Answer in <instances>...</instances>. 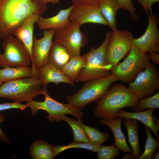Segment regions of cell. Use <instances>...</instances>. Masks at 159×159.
<instances>
[{
    "instance_id": "6da1fadb",
    "label": "cell",
    "mask_w": 159,
    "mask_h": 159,
    "mask_svg": "<svg viewBox=\"0 0 159 159\" xmlns=\"http://www.w3.org/2000/svg\"><path fill=\"white\" fill-rule=\"evenodd\" d=\"M47 11V4L41 0H0V39L14 35L29 15H42Z\"/></svg>"
},
{
    "instance_id": "7a4b0ae2",
    "label": "cell",
    "mask_w": 159,
    "mask_h": 159,
    "mask_svg": "<svg viewBox=\"0 0 159 159\" xmlns=\"http://www.w3.org/2000/svg\"><path fill=\"white\" fill-rule=\"evenodd\" d=\"M138 101L128 87L115 83L97 102L94 114L98 118L115 119L118 111L126 107L134 110Z\"/></svg>"
},
{
    "instance_id": "3957f363",
    "label": "cell",
    "mask_w": 159,
    "mask_h": 159,
    "mask_svg": "<svg viewBox=\"0 0 159 159\" xmlns=\"http://www.w3.org/2000/svg\"><path fill=\"white\" fill-rule=\"evenodd\" d=\"M44 86L39 77L33 76L9 81L0 86V97L21 102L43 95Z\"/></svg>"
},
{
    "instance_id": "277c9868",
    "label": "cell",
    "mask_w": 159,
    "mask_h": 159,
    "mask_svg": "<svg viewBox=\"0 0 159 159\" xmlns=\"http://www.w3.org/2000/svg\"><path fill=\"white\" fill-rule=\"evenodd\" d=\"M111 34L110 32H107L104 40L99 47H92L83 55L86 60V64L74 82H84L93 79L106 77L111 74L110 68L107 65L105 60L106 49Z\"/></svg>"
},
{
    "instance_id": "5b68a950",
    "label": "cell",
    "mask_w": 159,
    "mask_h": 159,
    "mask_svg": "<svg viewBox=\"0 0 159 159\" xmlns=\"http://www.w3.org/2000/svg\"><path fill=\"white\" fill-rule=\"evenodd\" d=\"M118 79L112 74L104 78L90 80L84 82L82 87L75 94L66 96L68 103L82 110L93 102H98Z\"/></svg>"
},
{
    "instance_id": "8992f818",
    "label": "cell",
    "mask_w": 159,
    "mask_h": 159,
    "mask_svg": "<svg viewBox=\"0 0 159 159\" xmlns=\"http://www.w3.org/2000/svg\"><path fill=\"white\" fill-rule=\"evenodd\" d=\"M43 95L44 96L43 101L32 100L26 102V105L27 107L30 108L32 116H35L39 110H42L47 112L48 115L47 118L52 122H60L62 121L61 117L66 114L73 115L79 121L82 120L83 112L82 110L74 107L68 103L63 104L55 100L49 95L46 87Z\"/></svg>"
},
{
    "instance_id": "52a82bcc",
    "label": "cell",
    "mask_w": 159,
    "mask_h": 159,
    "mask_svg": "<svg viewBox=\"0 0 159 159\" xmlns=\"http://www.w3.org/2000/svg\"><path fill=\"white\" fill-rule=\"evenodd\" d=\"M147 54L132 44L130 52L124 60L110 69L112 74L124 83L132 82L150 62Z\"/></svg>"
},
{
    "instance_id": "ba28073f",
    "label": "cell",
    "mask_w": 159,
    "mask_h": 159,
    "mask_svg": "<svg viewBox=\"0 0 159 159\" xmlns=\"http://www.w3.org/2000/svg\"><path fill=\"white\" fill-rule=\"evenodd\" d=\"M128 88L138 101L151 96L159 88V72L149 62L134 80L128 83Z\"/></svg>"
},
{
    "instance_id": "9c48e42d",
    "label": "cell",
    "mask_w": 159,
    "mask_h": 159,
    "mask_svg": "<svg viewBox=\"0 0 159 159\" xmlns=\"http://www.w3.org/2000/svg\"><path fill=\"white\" fill-rule=\"evenodd\" d=\"M4 51L0 55V67L28 66L32 62L30 54L22 43L14 35L4 39Z\"/></svg>"
},
{
    "instance_id": "30bf717a",
    "label": "cell",
    "mask_w": 159,
    "mask_h": 159,
    "mask_svg": "<svg viewBox=\"0 0 159 159\" xmlns=\"http://www.w3.org/2000/svg\"><path fill=\"white\" fill-rule=\"evenodd\" d=\"M133 38L132 33L127 30L112 31L105 55L106 63L110 69L130 51Z\"/></svg>"
},
{
    "instance_id": "8fae6325",
    "label": "cell",
    "mask_w": 159,
    "mask_h": 159,
    "mask_svg": "<svg viewBox=\"0 0 159 159\" xmlns=\"http://www.w3.org/2000/svg\"><path fill=\"white\" fill-rule=\"evenodd\" d=\"M80 27L71 21L66 26L55 31L54 41L63 46L71 57L80 55L81 49L87 42V38L81 31Z\"/></svg>"
},
{
    "instance_id": "7c38bea8",
    "label": "cell",
    "mask_w": 159,
    "mask_h": 159,
    "mask_svg": "<svg viewBox=\"0 0 159 159\" xmlns=\"http://www.w3.org/2000/svg\"><path fill=\"white\" fill-rule=\"evenodd\" d=\"M55 30H45L40 39L34 36L32 49V70L33 74H38L39 69L47 62L49 52L52 44Z\"/></svg>"
},
{
    "instance_id": "4fadbf2b",
    "label": "cell",
    "mask_w": 159,
    "mask_h": 159,
    "mask_svg": "<svg viewBox=\"0 0 159 159\" xmlns=\"http://www.w3.org/2000/svg\"><path fill=\"white\" fill-rule=\"evenodd\" d=\"M148 16V24L145 31L140 37L133 38L132 44L145 53H158L159 51L158 18L153 14Z\"/></svg>"
},
{
    "instance_id": "5bb4252c",
    "label": "cell",
    "mask_w": 159,
    "mask_h": 159,
    "mask_svg": "<svg viewBox=\"0 0 159 159\" xmlns=\"http://www.w3.org/2000/svg\"><path fill=\"white\" fill-rule=\"evenodd\" d=\"M72 5L69 16L71 21L75 22L80 26L87 23L107 25L100 11L97 3L94 4H72Z\"/></svg>"
},
{
    "instance_id": "9a60e30c",
    "label": "cell",
    "mask_w": 159,
    "mask_h": 159,
    "mask_svg": "<svg viewBox=\"0 0 159 159\" xmlns=\"http://www.w3.org/2000/svg\"><path fill=\"white\" fill-rule=\"evenodd\" d=\"M40 15L37 13L29 15L16 29L14 34L25 46L30 54L31 61L34 26Z\"/></svg>"
},
{
    "instance_id": "2e32d148",
    "label": "cell",
    "mask_w": 159,
    "mask_h": 159,
    "mask_svg": "<svg viewBox=\"0 0 159 159\" xmlns=\"http://www.w3.org/2000/svg\"><path fill=\"white\" fill-rule=\"evenodd\" d=\"M73 7L60 10L55 15L49 18L43 17L40 15L37 22L39 28L42 30L54 29L55 30L63 28L71 22L69 16Z\"/></svg>"
},
{
    "instance_id": "e0dca14e",
    "label": "cell",
    "mask_w": 159,
    "mask_h": 159,
    "mask_svg": "<svg viewBox=\"0 0 159 159\" xmlns=\"http://www.w3.org/2000/svg\"><path fill=\"white\" fill-rule=\"evenodd\" d=\"M39 79L44 86L50 83L58 85L64 83L73 85L74 82L63 73L61 71L52 65L47 63L39 69Z\"/></svg>"
},
{
    "instance_id": "ac0fdd59",
    "label": "cell",
    "mask_w": 159,
    "mask_h": 159,
    "mask_svg": "<svg viewBox=\"0 0 159 159\" xmlns=\"http://www.w3.org/2000/svg\"><path fill=\"white\" fill-rule=\"evenodd\" d=\"M123 118L118 117L115 119L103 118L100 121L102 125L107 126L112 130L114 137V144L124 153L129 152L132 154V150L127 145L125 136L122 130L121 124Z\"/></svg>"
},
{
    "instance_id": "d6986e66",
    "label": "cell",
    "mask_w": 159,
    "mask_h": 159,
    "mask_svg": "<svg viewBox=\"0 0 159 159\" xmlns=\"http://www.w3.org/2000/svg\"><path fill=\"white\" fill-rule=\"evenodd\" d=\"M154 110L152 108L148 109L144 111L133 112L125 111L121 109L118 111L117 116L123 118L133 119L140 121L150 129L157 140L159 141V129L154 124L153 120V114Z\"/></svg>"
},
{
    "instance_id": "ffe728a7",
    "label": "cell",
    "mask_w": 159,
    "mask_h": 159,
    "mask_svg": "<svg viewBox=\"0 0 159 159\" xmlns=\"http://www.w3.org/2000/svg\"><path fill=\"white\" fill-rule=\"evenodd\" d=\"M71 57L63 46L54 40L49 52L47 63L61 70Z\"/></svg>"
},
{
    "instance_id": "44dd1931",
    "label": "cell",
    "mask_w": 159,
    "mask_h": 159,
    "mask_svg": "<svg viewBox=\"0 0 159 159\" xmlns=\"http://www.w3.org/2000/svg\"><path fill=\"white\" fill-rule=\"evenodd\" d=\"M97 4L100 11L106 21L107 25L112 31L117 29L116 15L120 9L115 0H98Z\"/></svg>"
},
{
    "instance_id": "7402d4cb",
    "label": "cell",
    "mask_w": 159,
    "mask_h": 159,
    "mask_svg": "<svg viewBox=\"0 0 159 159\" xmlns=\"http://www.w3.org/2000/svg\"><path fill=\"white\" fill-rule=\"evenodd\" d=\"M124 125L127 131L128 141L132 149V154L135 158L138 159L141 155L138 134L139 123L135 119L125 118Z\"/></svg>"
},
{
    "instance_id": "603a6c76",
    "label": "cell",
    "mask_w": 159,
    "mask_h": 159,
    "mask_svg": "<svg viewBox=\"0 0 159 159\" xmlns=\"http://www.w3.org/2000/svg\"><path fill=\"white\" fill-rule=\"evenodd\" d=\"M29 150L33 159H53L55 157L54 146L43 140H38L34 142Z\"/></svg>"
},
{
    "instance_id": "cb8c5ba5",
    "label": "cell",
    "mask_w": 159,
    "mask_h": 159,
    "mask_svg": "<svg viewBox=\"0 0 159 159\" xmlns=\"http://www.w3.org/2000/svg\"><path fill=\"white\" fill-rule=\"evenodd\" d=\"M3 68L0 69V81L1 83L33 76L31 68L28 66L16 67L5 66Z\"/></svg>"
},
{
    "instance_id": "d4e9b609",
    "label": "cell",
    "mask_w": 159,
    "mask_h": 159,
    "mask_svg": "<svg viewBox=\"0 0 159 159\" xmlns=\"http://www.w3.org/2000/svg\"><path fill=\"white\" fill-rule=\"evenodd\" d=\"M86 61L84 57L81 55L71 57L69 61L61 69L65 75L73 82L81 70L86 66Z\"/></svg>"
},
{
    "instance_id": "484cf974",
    "label": "cell",
    "mask_w": 159,
    "mask_h": 159,
    "mask_svg": "<svg viewBox=\"0 0 159 159\" xmlns=\"http://www.w3.org/2000/svg\"><path fill=\"white\" fill-rule=\"evenodd\" d=\"M61 119L66 122L71 127L73 134V142H89L87 135L80 121L69 117L65 115L61 117Z\"/></svg>"
},
{
    "instance_id": "4316f807",
    "label": "cell",
    "mask_w": 159,
    "mask_h": 159,
    "mask_svg": "<svg viewBox=\"0 0 159 159\" xmlns=\"http://www.w3.org/2000/svg\"><path fill=\"white\" fill-rule=\"evenodd\" d=\"M80 121L89 139V143L91 144L101 145L108 140L109 135L108 134L101 132L95 127L84 124L82 120Z\"/></svg>"
},
{
    "instance_id": "83f0119b",
    "label": "cell",
    "mask_w": 159,
    "mask_h": 159,
    "mask_svg": "<svg viewBox=\"0 0 159 159\" xmlns=\"http://www.w3.org/2000/svg\"><path fill=\"white\" fill-rule=\"evenodd\" d=\"M147 138L145 146V150L138 159H152V155L159 147V142L153 137L150 129L144 125Z\"/></svg>"
},
{
    "instance_id": "f1b7e54d",
    "label": "cell",
    "mask_w": 159,
    "mask_h": 159,
    "mask_svg": "<svg viewBox=\"0 0 159 159\" xmlns=\"http://www.w3.org/2000/svg\"><path fill=\"white\" fill-rule=\"evenodd\" d=\"M100 145H93L89 142H72L69 144L64 145L54 146V155L56 157L62 152L67 149L72 148L84 149L97 153Z\"/></svg>"
},
{
    "instance_id": "f546056e",
    "label": "cell",
    "mask_w": 159,
    "mask_h": 159,
    "mask_svg": "<svg viewBox=\"0 0 159 159\" xmlns=\"http://www.w3.org/2000/svg\"><path fill=\"white\" fill-rule=\"evenodd\" d=\"M159 108V92L152 96L138 100L134 110L135 112L141 111L146 109H155Z\"/></svg>"
},
{
    "instance_id": "4dcf8cb0",
    "label": "cell",
    "mask_w": 159,
    "mask_h": 159,
    "mask_svg": "<svg viewBox=\"0 0 159 159\" xmlns=\"http://www.w3.org/2000/svg\"><path fill=\"white\" fill-rule=\"evenodd\" d=\"M120 150L114 144L107 146L101 145L97 157L99 159H114L121 155Z\"/></svg>"
},
{
    "instance_id": "1f68e13d",
    "label": "cell",
    "mask_w": 159,
    "mask_h": 159,
    "mask_svg": "<svg viewBox=\"0 0 159 159\" xmlns=\"http://www.w3.org/2000/svg\"><path fill=\"white\" fill-rule=\"evenodd\" d=\"M120 9L128 11L131 15L132 19L137 20L138 16L136 14V9L132 3V0H115Z\"/></svg>"
},
{
    "instance_id": "d6a6232c",
    "label": "cell",
    "mask_w": 159,
    "mask_h": 159,
    "mask_svg": "<svg viewBox=\"0 0 159 159\" xmlns=\"http://www.w3.org/2000/svg\"><path fill=\"white\" fill-rule=\"evenodd\" d=\"M26 104H22L21 102H16L0 104V111L14 108L23 110H26Z\"/></svg>"
},
{
    "instance_id": "836d02e7",
    "label": "cell",
    "mask_w": 159,
    "mask_h": 159,
    "mask_svg": "<svg viewBox=\"0 0 159 159\" xmlns=\"http://www.w3.org/2000/svg\"><path fill=\"white\" fill-rule=\"evenodd\" d=\"M142 6L148 16L153 14L152 6L155 2H159V0H137Z\"/></svg>"
},
{
    "instance_id": "e575fe53",
    "label": "cell",
    "mask_w": 159,
    "mask_h": 159,
    "mask_svg": "<svg viewBox=\"0 0 159 159\" xmlns=\"http://www.w3.org/2000/svg\"><path fill=\"white\" fill-rule=\"evenodd\" d=\"M5 117L2 114L0 113V124L3 122ZM0 140L3 143L6 144H9L10 142V140L6 137L4 133L2 132L0 127Z\"/></svg>"
},
{
    "instance_id": "d590c367",
    "label": "cell",
    "mask_w": 159,
    "mask_h": 159,
    "mask_svg": "<svg viewBox=\"0 0 159 159\" xmlns=\"http://www.w3.org/2000/svg\"><path fill=\"white\" fill-rule=\"evenodd\" d=\"M148 56L149 59L155 64H159V54L158 53L152 52L147 54Z\"/></svg>"
},
{
    "instance_id": "8d00e7d4",
    "label": "cell",
    "mask_w": 159,
    "mask_h": 159,
    "mask_svg": "<svg viewBox=\"0 0 159 159\" xmlns=\"http://www.w3.org/2000/svg\"><path fill=\"white\" fill-rule=\"evenodd\" d=\"M73 4H94L98 0H71Z\"/></svg>"
},
{
    "instance_id": "74e56055",
    "label": "cell",
    "mask_w": 159,
    "mask_h": 159,
    "mask_svg": "<svg viewBox=\"0 0 159 159\" xmlns=\"http://www.w3.org/2000/svg\"><path fill=\"white\" fill-rule=\"evenodd\" d=\"M135 157L130 153L126 152L124 153L123 157L121 159H135Z\"/></svg>"
},
{
    "instance_id": "f35d334b",
    "label": "cell",
    "mask_w": 159,
    "mask_h": 159,
    "mask_svg": "<svg viewBox=\"0 0 159 159\" xmlns=\"http://www.w3.org/2000/svg\"><path fill=\"white\" fill-rule=\"evenodd\" d=\"M152 159H159V148L157 150H156L152 155Z\"/></svg>"
},
{
    "instance_id": "ab89813d",
    "label": "cell",
    "mask_w": 159,
    "mask_h": 159,
    "mask_svg": "<svg viewBox=\"0 0 159 159\" xmlns=\"http://www.w3.org/2000/svg\"><path fill=\"white\" fill-rule=\"evenodd\" d=\"M42 1L47 4V3H51L55 4L59 2V0H41Z\"/></svg>"
},
{
    "instance_id": "60d3db41",
    "label": "cell",
    "mask_w": 159,
    "mask_h": 159,
    "mask_svg": "<svg viewBox=\"0 0 159 159\" xmlns=\"http://www.w3.org/2000/svg\"><path fill=\"white\" fill-rule=\"evenodd\" d=\"M153 120L154 124L159 129V123L158 119L155 116L153 115Z\"/></svg>"
},
{
    "instance_id": "b9f144b4",
    "label": "cell",
    "mask_w": 159,
    "mask_h": 159,
    "mask_svg": "<svg viewBox=\"0 0 159 159\" xmlns=\"http://www.w3.org/2000/svg\"><path fill=\"white\" fill-rule=\"evenodd\" d=\"M1 84H2V83L0 81V86Z\"/></svg>"
},
{
    "instance_id": "7bdbcfd3",
    "label": "cell",
    "mask_w": 159,
    "mask_h": 159,
    "mask_svg": "<svg viewBox=\"0 0 159 159\" xmlns=\"http://www.w3.org/2000/svg\"><path fill=\"white\" fill-rule=\"evenodd\" d=\"M1 54V52H0V55Z\"/></svg>"
}]
</instances>
